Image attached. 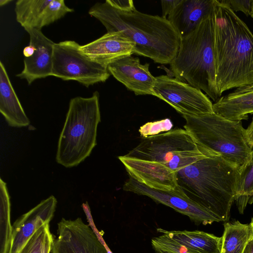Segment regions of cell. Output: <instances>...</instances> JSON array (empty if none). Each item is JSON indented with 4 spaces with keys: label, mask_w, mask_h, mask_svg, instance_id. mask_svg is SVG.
Here are the masks:
<instances>
[{
    "label": "cell",
    "mask_w": 253,
    "mask_h": 253,
    "mask_svg": "<svg viewBox=\"0 0 253 253\" xmlns=\"http://www.w3.org/2000/svg\"><path fill=\"white\" fill-rule=\"evenodd\" d=\"M88 13L107 33L119 32L135 44L134 53L161 64H170L178 50L180 37L167 18L142 13L135 8L117 9L106 1L97 2Z\"/></svg>",
    "instance_id": "obj_1"
},
{
    "label": "cell",
    "mask_w": 253,
    "mask_h": 253,
    "mask_svg": "<svg viewBox=\"0 0 253 253\" xmlns=\"http://www.w3.org/2000/svg\"><path fill=\"white\" fill-rule=\"evenodd\" d=\"M216 84L225 91L253 84V33L223 0H215Z\"/></svg>",
    "instance_id": "obj_2"
},
{
    "label": "cell",
    "mask_w": 253,
    "mask_h": 253,
    "mask_svg": "<svg viewBox=\"0 0 253 253\" xmlns=\"http://www.w3.org/2000/svg\"><path fill=\"white\" fill-rule=\"evenodd\" d=\"M240 171L217 155H211L176 172L177 185L190 199L228 221L235 200Z\"/></svg>",
    "instance_id": "obj_3"
},
{
    "label": "cell",
    "mask_w": 253,
    "mask_h": 253,
    "mask_svg": "<svg viewBox=\"0 0 253 253\" xmlns=\"http://www.w3.org/2000/svg\"><path fill=\"white\" fill-rule=\"evenodd\" d=\"M215 22L214 8L193 31L180 38L169 65L174 78L204 91L215 102L220 97L216 84Z\"/></svg>",
    "instance_id": "obj_4"
},
{
    "label": "cell",
    "mask_w": 253,
    "mask_h": 253,
    "mask_svg": "<svg viewBox=\"0 0 253 253\" xmlns=\"http://www.w3.org/2000/svg\"><path fill=\"white\" fill-rule=\"evenodd\" d=\"M182 116L186 121L185 129L199 146L221 157L240 171L248 164L252 149L242 121L229 120L214 112Z\"/></svg>",
    "instance_id": "obj_5"
},
{
    "label": "cell",
    "mask_w": 253,
    "mask_h": 253,
    "mask_svg": "<svg viewBox=\"0 0 253 253\" xmlns=\"http://www.w3.org/2000/svg\"><path fill=\"white\" fill-rule=\"evenodd\" d=\"M100 121L97 91L90 97L71 99L58 139L57 163L70 168L88 157L97 144V128Z\"/></svg>",
    "instance_id": "obj_6"
},
{
    "label": "cell",
    "mask_w": 253,
    "mask_h": 253,
    "mask_svg": "<svg viewBox=\"0 0 253 253\" xmlns=\"http://www.w3.org/2000/svg\"><path fill=\"white\" fill-rule=\"evenodd\" d=\"M211 155H214L199 146L185 129L177 128L144 138L124 156L157 162L177 172Z\"/></svg>",
    "instance_id": "obj_7"
},
{
    "label": "cell",
    "mask_w": 253,
    "mask_h": 253,
    "mask_svg": "<svg viewBox=\"0 0 253 253\" xmlns=\"http://www.w3.org/2000/svg\"><path fill=\"white\" fill-rule=\"evenodd\" d=\"M81 46L74 41L54 43L51 76L76 81L87 87L105 82L111 75L107 67L83 53Z\"/></svg>",
    "instance_id": "obj_8"
},
{
    "label": "cell",
    "mask_w": 253,
    "mask_h": 253,
    "mask_svg": "<svg viewBox=\"0 0 253 253\" xmlns=\"http://www.w3.org/2000/svg\"><path fill=\"white\" fill-rule=\"evenodd\" d=\"M155 96L182 115L213 113V104L202 90L169 75L156 77Z\"/></svg>",
    "instance_id": "obj_9"
},
{
    "label": "cell",
    "mask_w": 253,
    "mask_h": 253,
    "mask_svg": "<svg viewBox=\"0 0 253 253\" xmlns=\"http://www.w3.org/2000/svg\"><path fill=\"white\" fill-rule=\"evenodd\" d=\"M123 189L139 195L146 196L157 203L171 208L188 216L197 225L211 224L221 221L213 213L190 199L180 188L171 191L154 189L129 177L125 182Z\"/></svg>",
    "instance_id": "obj_10"
},
{
    "label": "cell",
    "mask_w": 253,
    "mask_h": 253,
    "mask_svg": "<svg viewBox=\"0 0 253 253\" xmlns=\"http://www.w3.org/2000/svg\"><path fill=\"white\" fill-rule=\"evenodd\" d=\"M57 233L51 253H107L92 229L80 217L62 218L58 223Z\"/></svg>",
    "instance_id": "obj_11"
},
{
    "label": "cell",
    "mask_w": 253,
    "mask_h": 253,
    "mask_svg": "<svg viewBox=\"0 0 253 253\" xmlns=\"http://www.w3.org/2000/svg\"><path fill=\"white\" fill-rule=\"evenodd\" d=\"M107 68L110 74L135 95L155 96L156 77L149 71V64H142L139 58L130 55L112 62Z\"/></svg>",
    "instance_id": "obj_12"
},
{
    "label": "cell",
    "mask_w": 253,
    "mask_h": 253,
    "mask_svg": "<svg viewBox=\"0 0 253 253\" xmlns=\"http://www.w3.org/2000/svg\"><path fill=\"white\" fill-rule=\"evenodd\" d=\"M129 175L138 182L154 189L178 190L176 172L166 166L154 162L119 156Z\"/></svg>",
    "instance_id": "obj_13"
},
{
    "label": "cell",
    "mask_w": 253,
    "mask_h": 253,
    "mask_svg": "<svg viewBox=\"0 0 253 253\" xmlns=\"http://www.w3.org/2000/svg\"><path fill=\"white\" fill-rule=\"evenodd\" d=\"M57 200L51 195L20 216L13 224L8 253H19L27 241L42 225L54 216Z\"/></svg>",
    "instance_id": "obj_14"
},
{
    "label": "cell",
    "mask_w": 253,
    "mask_h": 253,
    "mask_svg": "<svg viewBox=\"0 0 253 253\" xmlns=\"http://www.w3.org/2000/svg\"><path fill=\"white\" fill-rule=\"evenodd\" d=\"M25 30L35 49L31 56L24 58V69L16 76L26 80L30 84L36 80L51 76L55 43L44 36L41 30L28 28Z\"/></svg>",
    "instance_id": "obj_15"
},
{
    "label": "cell",
    "mask_w": 253,
    "mask_h": 253,
    "mask_svg": "<svg viewBox=\"0 0 253 253\" xmlns=\"http://www.w3.org/2000/svg\"><path fill=\"white\" fill-rule=\"evenodd\" d=\"M134 48V43L119 32L107 33L80 47L82 52L91 59L107 67L121 57L132 55Z\"/></svg>",
    "instance_id": "obj_16"
},
{
    "label": "cell",
    "mask_w": 253,
    "mask_h": 253,
    "mask_svg": "<svg viewBox=\"0 0 253 253\" xmlns=\"http://www.w3.org/2000/svg\"><path fill=\"white\" fill-rule=\"evenodd\" d=\"M214 5L215 0H181L167 19L181 38L193 31Z\"/></svg>",
    "instance_id": "obj_17"
},
{
    "label": "cell",
    "mask_w": 253,
    "mask_h": 253,
    "mask_svg": "<svg viewBox=\"0 0 253 253\" xmlns=\"http://www.w3.org/2000/svg\"><path fill=\"white\" fill-rule=\"evenodd\" d=\"M213 112L231 121H242L253 113V84L237 88L213 104Z\"/></svg>",
    "instance_id": "obj_18"
},
{
    "label": "cell",
    "mask_w": 253,
    "mask_h": 253,
    "mask_svg": "<svg viewBox=\"0 0 253 253\" xmlns=\"http://www.w3.org/2000/svg\"><path fill=\"white\" fill-rule=\"evenodd\" d=\"M0 112L9 126L25 127L30 121L13 89L7 73L0 62Z\"/></svg>",
    "instance_id": "obj_19"
},
{
    "label": "cell",
    "mask_w": 253,
    "mask_h": 253,
    "mask_svg": "<svg viewBox=\"0 0 253 253\" xmlns=\"http://www.w3.org/2000/svg\"><path fill=\"white\" fill-rule=\"evenodd\" d=\"M157 231L175 239L192 253H220L222 237L201 231Z\"/></svg>",
    "instance_id": "obj_20"
},
{
    "label": "cell",
    "mask_w": 253,
    "mask_h": 253,
    "mask_svg": "<svg viewBox=\"0 0 253 253\" xmlns=\"http://www.w3.org/2000/svg\"><path fill=\"white\" fill-rule=\"evenodd\" d=\"M220 253H243L248 243L253 238L249 224L238 220L224 224Z\"/></svg>",
    "instance_id": "obj_21"
},
{
    "label": "cell",
    "mask_w": 253,
    "mask_h": 253,
    "mask_svg": "<svg viewBox=\"0 0 253 253\" xmlns=\"http://www.w3.org/2000/svg\"><path fill=\"white\" fill-rule=\"evenodd\" d=\"M51 0H18L15 3L17 21L24 28H36L42 13Z\"/></svg>",
    "instance_id": "obj_22"
},
{
    "label": "cell",
    "mask_w": 253,
    "mask_h": 253,
    "mask_svg": "<svg viewBox=\"0 0 253 253\" xmlns=\"http://www.w3.org/2000/svg\"><path fill=\"white\" fill-rule=\"evenodd\" d=\"M0 253H8L11 240L10 202L6 183L0 179Z\"/></svg>",
    "instance_id": "obj_23"
},
{
    "label": "cell",
    "mask_w": 253,
    "mask_h": 253,
    "mask_svg": "<svg viewBox=\"0 0 253 253\" xmlns=\"http://www.w3.org/2000/svg\"><path fill=\"white\" fill-rule=\"evenodd\" d=\"M235 201L240 213L243 214L248 204H253V149L251 160L240 171Z\"/></svg>",
    "instance_id": "obj_24"
},
{
    "label": "cell",
    "mask_w": 253,
    "mask_h": 253,
    "mask_svg": "<svg viewBox=\"0 0 253 253\" xmlns=\"http://www.w3.org/2000/svg\"><path fill=\"white\" fill-rule=\"evenodd\" d=\"M54 240L49 223H45L33 234L19 253H51Z\"/></svg>",
    "instance_id": "obj_25"
},
{
    "label": "cell",
    "mask_w": 253,
    "mask_h": 253,
    "mask_svg": "<svg viewBox=\"0 0 253 253\" xmlns=\"http://www.w3.org/2000/svg\"><path fill=\"white\" fill-rule=\"evenodd\" d=\"M74 9L68 7L64 0H51L41 16L38 29L53 23L64 17L68 13L73 12Z\"/></svg>",
    "instance_id": "obj_26"
},
{
    "label": "cell",
    "mask_w": 253,
    "mask_h": 253,
    "mask_svg": "<svg viewBox=\"0 0 253 253\" xmlns=\"http://www.w3.org/2000/svg\"><path fill=\"white\" fill-rule=\"evenodd\" d=\"M151 244L156 253H192L181 243L165 234L153 238Z\"/></svg>",
    "instance_id": "obj_27"
},
{
    "label": "cell",
    "mask_w": 253,
    "mask_h": 253,
    "mask_svg": "<svg viewBox=\"0 0 253 253\" xmlns=\"http://www.w3.org/2000/svg\"><path fill=\"white\" fill-rule=\"evenodd\" d=\"M173 124L169 119H165L153 122H148L140 126L139 132L143 138H147L160 134L162 132L171 130Z\"/></svg>",
    "instance_id": "obj_28"
},
{
    "label": "cell",
    "mask_w": 253,
    "mask_h": 253,
    "mask_svg": "<svg viewBox=\"0 0 253 253\" xmlns=\"http://www.w3.org/2000/svg\"><path fill=\"white\" fill-rule=\"evenodd\" d=\"M82 208L84 210V211L85 212V214L86 216V218L89 223V225L92 229L95 234H96L98 240L100 242V243L104 246L105 248L107 253H113L110 250L107 245L106 244L104 241L103 238H102V236L100 233V232L97 230L95 224L93 222L92 217L91 214L90 209L88 204V203L86 202L85 203H83L82 204Z\"/></svg>",
    "instance_id": "obj_29"
},
{
    "label": "cell",
    "mask_w": 253,
    "mask_h": 253,
    "mask_svg": "<svg viewBox=\"0 0 253 253\" xmlns=\"http://www.w3.org/2000/svg\"><path fill=\"white\" fill-rule=\"evenodd\" d=\"M234 11H240L247 16H250L252 0H223Z\"/></svg>",
    "instance_id": "obj_30"
},
{
    "label": "cell",
    "mask_w": 253,
    "mask_h": 253,
    "mask_svg": "<svg viewBox=\"0 0 253 253\" xmlns=\"http://www.w3.org/2000/svg\"><path fill=\"white\" fill-rule=\"evenodd\" d=\"M106 1L114 8L122 11L130 10L135 8L132 0H106Z\"/></svg>",
    "instance_id": "obj_31"
},
{
    "label": "cell",
    "mask_w": 253,
    "mask_h": 253,
    "mask_svg": "<svg viewBox=\"0 0 253 253\" xmlns=\"http://www.w3.org/2000/svg\"><path fill=\"white\" fill-rule=\"evenodd\" d=\"M181 0H170L161 1L162 8V17L167 18L169 16L180 3Z\"/></svg>",
    "instance_id": "obj_32"
},
{
    "label": "cell",
    "mask_w": 253,
    "mask_h": 253,
    "mask_svg": "<svg viewBox=\"0 0 253 253\" xmlns=\"http://www.w3.org/2000/svg\"><path fill=\"white\" fill-rule=\"evenodd\" d=\"M247 142L252 149H253V118L248 127L245 129Z\"/></svg>",
    "instance_id": "obj_33"
},
{
    "label": "cell",
    "mask_w": 253,
    "mask_h": 253,
    "mask_svg": "<svg viewBox=\"0 0 253 253\" xmlns=\"http://www.w3.org/2000/svg\"><path fill=\"white\" fill-rule=\"evenodd\" d=\"M35 49L34 45L32 43L29 42V44L23 49V53L25 58L31 56L34 52Z\"/></svg>",
    "instance_id": "obj_34"
},
{
    "label": "cell",
    "mask_w": 253,
    "mask_h": 253,
    "mask_svg": "<svg viewBox=\"0 0 253 253\" xmlns=\"http://www.w3.org/2000/svg\"><path fill=\"white\" fill-rule=\"evenodd\" d=\"M243 253H253V239L248 243Z\"/></svg>",
    "instance_id": "obj_35"
},
{
    "label": "cell",
    "mask_w": 253,
    "mask_h": 253,
    "mask_svg": "<svg viewBox=\"0 0 253 253\" xmlns=\"http://www.w3.org/2000/svg\"><path fill=\"white\" fill-rule=\"evenodd\" d=\"M11 1V0H0V5L2 6L4 5H5Z\"/></svg>",
    "instance_id": "obj_36"
},
{
    "label": "cell",
    "mask_w": 253,
    "mask_h": 253,
    "mask_svg": "<svg viewBox=\"0 0 253 253\" xmlns=\"http://www.w3.org/2000/svg\"><path fill=\"white\" fill-rule=\"evenodd\" d=\"M250 16L253 19V0H252Z\"/></svg>",
    "instance_id": "obj_37"
},
{
    "label": "cell",
    "mask_w": 253,
    "mask_h": 253,
    "mask_svg": "<svg viewBox=\"0 0 253 253\" xmlns=\"http://www.w3.org/2000/svg\"><path fill=\"white\" fill-rule=\"evenodd\" d=\"M249 225H250L251 230L252 232V234H253V217L252 218L251 221L250 223L249 224Z\"/></svg>",
    "instance_id": "obj_38"
}]
</instances>
